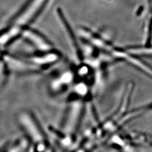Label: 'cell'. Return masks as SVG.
<instances>
[{
  "mask_svg": "<svg viewBox=\"0 0 152 152\" xmlns=\"http://www.w3.org/2000/svg\"><path fill=\"white\" fill-rule=\"evenodd\" d=\"M19 122L31 142L32 151H50L48 139L33 115L27 112H22L19 116Z\"/></svg>",
  "mask_w": 152,
  "mask_h": 152,
  "instance_id": "1",
  "label": "cell"
},
{
  "mask_svg": "<svg viewBox=\"0 0 152 152\" xmlns=\"http://www.w3.org/2000/svg\"><path fill=\"white\" fill-rule=\"evenodd\" d=\"M22 37L39 53H48L55 51L53 45L37 31L25 28L22 33Z\"/></svg>",
  "mask_w": 152,
  "mask_h": 152,
  "instance_id": "2",
  "label": "cell"
},
{
  "mask_svg": "<svg viewBox=\"0 0 152 152\" xmlns=\"http://www.w3.org/2000/svg\"><path fill=\"white\" fill-rule=\"evenodd\" d=\"M23 57L33 64L42 68L56 63L59 59L60 55L56 51H53L48 53H39L38 54L25 55Z\"/></svg>",
  "mask_w": 152,
  "mask_h": 152,
  "instance_id": "3",
  "label": "cell"
},
{
  "mask_svg": "<svg viewBox=\"0 0 152 152\" xmlns=\"http://www.w3.org/2000/svg\"><path fill=\"white\" fill-rule=\"evenodd\" d=\"M72 80V75L69 72L63 73L58 77L53 80L50 85L51 91L53 93L60 92L64 87L71 83Z\"/></svg>",
  "mask_w": 152,
  "mask_h": 152,
  "instance_id": "4",
  "label": "cell"
},
{
  "mask_svg": "<svg viewBox=\"0 0 152 152\" xmlns=\"http://www.w3.org/2000/svg\"><path fill=\"white\" fill-rule=\"evenodd\" d=\"M31 148H32V145L28 138L20 137L10 144L8 145V149H7L5 151L25 152L30 151Z\"/></svg>",
  "mask_w": 152,
  "mask_h": 152,
  "instance_id": "5",
  "label": "cell"
},
{
  "mask_svg": "<svg viewBox=\"0 0 152 152\" xmlns=\"http://www.w3.org/2000/svg\"><path fill=\"white\" fill-rule=\"evenodd\" d=\"M7 70V66L3 58H0V86L2 85L5 80L6 71Z\"/></svg>",
  "mask_w": 152,
  "mask_h": 152,
  "instance_id": "6",
  "label": "cell"
},
{
  "mask_svg": "<svg viewBox=\"0 0 152 152\" xmlns=\"http://www.w3.org/2000/svg\"><path fill=\"white\" fill-rule=\"evenodd\" d=\"M142 10H143V7L142 6V7H140L139 9V10L137 11V13H136L137 15H139L141 14V12H142Z\"/></svg>",
  "mask_w": 152,
  "mask_h": 152,
  "instance_id": "7",
  "label": "cell"
},
{
  "mask_svg": "<svg viewBox=\"0 0 152 152\" xmlns=\"http://www.w3.org/2000/svg\"><path fill=\"white\" fill-rule=\"evenodd\" d=\"M148 4L149 5V6L151 7H152V0H148Z\"/></svg>",
  "mask_w": 152,
  "mask_h": 152,
  "instance_id": "8",
  "label": "cell"
}]
</instances>
